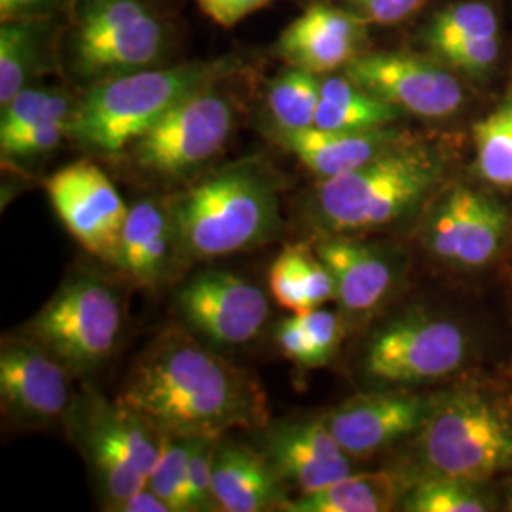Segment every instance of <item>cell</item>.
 Returning <instances> with one entry per match:
<instances>
[{
  "instance_id": "cell-9",
  "label": "cell",
  "mask_w": 512,
  "mask_h": 512,
  "mask_svg": "<svg viewBox=\"0 0 512 512\" xmlns=\"http://www.w3.org/2000/svg\"><path fill=\"white\" fill-rule=\"evenodd\" d=\"M469 357V336L458 323L433 315H406L366 344L363 370L374 382L410 387L456 374Z\"/></svg>"
},
{
  "instance_id": "cell-6",
  "label": "cell",
  "mask_w": 512,
  "mask_h": 512,
  "mask_svg": "<svg viewBox=\"0 0 512 512\" xmlns=\"http://www.w3.org/2000/svg\"><path fill=\"white\" fill-rule=\"evenodd\" d=\"M63 50L74 78L90 88L156 67L167 52V29L145 0H74Z\"/></svg>"
},
{
  "instance_id": "cell-23",
  "label": "cell",
  "mask_w": 512,
  "mask_h": 512,
  "mask_svg": "<svg viewBox=\"0 0 512 512\" xmlns=\"http://www.w3.org/2000/svg\"><path fill=\"white\" fill-rule=\"evenodd\" d=\"M403 110L357 86L344 71L323 74L313 128L325 131H368L397 126Z\"/></svg>"
},
{
  "instance_id": "cell-18",
  "label": "cell",
  "mask_w": 512,
  "mask_h": 512,
  "mask_svg": "<svg viewBox=\"0 0 512 512\" xmlns=\"http://www.w3.org/2000/svg\"><path fill=\"white\" fill-rule=\"evenodd\" d=\"M408 131L397 126L368 131H325L308 128L298 131L277 129V141L319 179H332L353 171L399 143Z\"/></svg>"
},
{
  "instance_id": "cell-24",
  "label": "cell",
  "mask_w": 512,
  "mask_h": 512,
  "mask_svg": "<svg viewBox=\"0 0 512 512\" xmlns=\"http://www.w3.org/2000/svg\"><path fill=\"white\" fill-rule=\"evenodd\" d=\"M505 33L499 0H452L437 8L418 31L423 52L442 61L459 46Z\"/></svg>"
},
{
  "instance_id": "cell-27",
  "label": "cell",
  "mask_w": 512,
  "mask_h": 512,
  "mask_svg": "<svg viewBox=\"0 0 512 512\" xmlns=\"http://www.w3.org/2000/svg\"><path fill=\"white\" fill-rule=\"evenodd\" d=\"M486 482L456 476L425 475L412 482L401 509L406 512H488L494 499L484 490Z\"/></svg>"
},
{
  "instance_id": "cell-28",
  "label": "cell",
  "mask_w": 512,
  "mask_h": 512,
  "mask_svg": "<svg viewBox=\"0 0 512 512\" xmlns=\"http://www.w3.org/2000/svg\"><path fill=\"white\" fill-rule=\"evenodd\" d=\"M321 76L300 67L277 74L268 88V109L275 128L298 131L313 128L319 107Z\"/></svg>"
},
{
  "instance_id": "cell-15",
  "label": "cell",
  "mask_w": 512,
  "mask_h": 512,
  "mask_svg": "<svg viewBox=\"0 0 512 512\" xmlns=\"http://www.w3.org/2000/svg\"><path fill=\"white\" fill-rule=\"evenodd\" d=\"M370 25L334 2L310 4L275 42V52L291 67L323 74L344 71L370 50Z\"/></svg>"
},
{
  "instance_id": "cell-35",
  "label": "cell",
  "mask_w": 512,
  "mask_h": 512,
  "mask_svg": "<svg viewBox=\"0 0 512 512\" xmlns=\"http://www.w3.org/2000/svg\"><path fill=\"white\" fill-rule=\"evenodd\" d=\"M300 321L308 332L321 363H323V366L329 365L330 361L334 359L336 351L340 348L342 340H344V321H342V317L334 311L315 308V310L308 311V313H302Z\"/></svg>"
},
{
  "instance_id": "cell-39",
  "label": "cell",
  "mask_w": 512,
  "mask_h": 512,
  "mask_svg": "<svg viewBox=\"0 0 512 512\" xmlns=\"http://www.w3.org/2000/svg\"><path fill=\"white\" fill-rule=\"evenodd\" d=\"M110 511L116 512H171L162 497L154 494L148 486L139 490L137 494L124 499L122 503H116L110 507Z\"/></svg>"
},
{
  "instance_id": "cell-37",
  "label": "cell",
  "mask_w": 512,
  "mask_h": 512,
  "mask_svg": "<svg viewBox=\"0 0 512 512\" xmlns=\"http://www.w3.org/2000/svg\"><path fill=\"white\" fill-rule=\"evenodd\" d=\"M270 2L272 0H198L203 14L222 27H234Z\"/></svg>"
},
{
  "instance_id": "cell-7",
  "label": "cell",
  "mask_w": 512,
  "mask_h": 512,
  "mask_svg": "<svg viewBox=\"0 0 512 512\" xmlns=\"http://www.w3.org/2000/svg\"><path fill=\"white\" fill-rule=\"evenodd\" d=\"M122 329V302L93 275H74L29 321L27 338L69 372H90L109 359Z\"/></svg>"
},
{
  "instance_id": "cell-32",
  "label": "cell",
  "mask_w": 512,
  "mask_h": 512,
  "mask_svg": "<svg viewBox=\"0 0 512 512\" xmlns=\"http://www.w3.org/2000/svg\"><path fill=\"white\" fill-rule=\"evenodd\" d=\"M220 439L194 437L188 458V490L192 512L215 511L213 497V467Z\"/></svg>"
},
{
  "instance_id": "cell-2",
  "label": "cell",
  "mask_w": 512,
  "mask_h": 512,
  "mask_svg": "<svg viewBox=\"0 0 512 512\" xmlns=\"http://www.w3.org/2000/svg\"><path fill=\"white\" fill-rule=\"evenodd\" d=\"M452 152L412 135L365 165L319 181L315 213L332 234L374 232L410 217L446 186Z\"/></svg>"
},
{
  "instance_id": "cell-40",
  "label": "cell",
  "mask_w": 512,
  "mask_h": 512,
  "mask_svg": "<svg viewBox=\"0 0 512 512\" xmlns=\"http://www.w3.org/2000/svg\"><path fill=\"white\" fill-rule=\"evenodd\" d=\"M511 73H512V35H511Z\"/></svg>"
},
{
  "instance_id": "cell-3",
  "label": "cell",
  "mask_w": 512,
  "mask_h": 512,
  "mask_svg": "<svg viewBox=\"0 0 512 512\" xmlns=\"http://www.w3.org/2000/svg\"><path fill=\"white\" fill-rule=\"evenodd\" d=\"M230 63L148 67L92 84L74 105L67 137L99 154H120L192 93L217 84Z\"/></svg>"
},
{
  "instance_id": "cell-5",
  "label": "cell",
  "mask_w": 512,
  "mask_h": 512,
  "mask_svg": "<svg viewBox=\"0 0 512 512\" xmlns=\"http://www.w3.org/2000/svg\"><path fill=\"white\" fill-rule=\"evenodd\" d=\"M416 437L427 475L488 482L512 471V404L490 391L463 387L433 397Z\"/></svg>"
},
{
  "instance_id": "cell-31",
  "label": "cell",
  "mask_w": 512,
  "mask_h": 512,
  "mask_svg": "<svg viewBox=\"0 0 512 512\" xmlns=\"http://www.w3.org/2000/svg\"><path fill=\"white\" fill-rule=\"evenodd\" d=\"M304 245H291L275 258L268 272L270 291L274 294L275 302L293 311L296 315L311 311L308 302V287H306V270H304Z\"/></svg>"
},
{
  "instance_id": "cell-29",
  "label": "cell",
  "mask_w": 512,
  "mask_h": 512,
  "mask_svg": "<svg viewBox=\"0 0 512 512\" xmlns=\"http://www.w3.org/2000/svg\"><path fill=\"white\" fill-rule=\"evenodd\" d=\"M73 97L57 88L27 86L0 107V139L48 122L69 120Z\"/></svg>"
},
{
  "instance_id": "cell-25",
  "label": "cell",
  "mask_w": 512,
  "mask_h": 512,
  "mask_svg": "<svg viewBox=\"0 0 512 512\" xmlns=\"http://www.w3.org/2000/svg\"><path fill=\"white\" fill-rule=\"evenodd\" d=\"M52 19H10L0 27V107L31 86L44 61Z\"/></svg>"
},
{
  "instance_id": "cell-10",
  "label": "cell",
  "mask_w": 512,
  "mask_h": 512,
  "mask_svg": "<svg viewBox=\"0 0 512 512\" xmlns=\"http://www.w3.org/2000/svg\"><path fill=\"white\" fill-rule=\"evenodd\" d=\"M344 73L366 92L423 120L456 118L469 103L471 84L427 52L368 50Z\"/></svg>"
},
{
  "instance_id": "cell-38",
  "label": "cell",
  "mask_w": 512,
  "mask_h": 512,
  "mask_svg": "<svg viewBox=\"0 0 512 512\" xmlns=\"http://www.w3.org/2000/svg\"><path fill=\"white\" fill-rule=\"evenodd\" d=\"M74 0H0V19H52Z\"/></svg>"
},
{
  "instance_id": "cell-4",
  "label": "cell",
  "mask_w": 512,
  "mask_h": 512,
  "mask_svg": "<svg viewBox=\"0 0 512 512\" xmlns=\"http://www.w3.org/2000/svg\"><path fill=\"white\" fill-rule=\"evenodd\" d=\"M175 245L188 258L255 249L279 226L275 186L255 165L207 175L169 205Z\"/></svg>"
},
{
  "instance_id": "cell-1",
  "label": "cell",
  "mask_w": 512,
  "mask_h": 512,
  "mask_svg": "<svg viewBox=\"0 0 512 512\" xmlns=\"http://www.w3.org/2000/svg\"><path fill=\"white\" fill-rule=\"evenodd\" d=\"M116 401L177 437L220 439L268 420L266 393L253 376L181 329L165 330L141 353Z\"/></svg>"
},
{
  "instance_id": "cell-17",
  "label": "cell",
  "mask_w": 512,
  "mask_h": 512,
  "mask_svg": "<svg viewBox=\"0 0 512 512\" xmlns=\"http://www.w3.org/2000/svg\"><path fill=\"white\" fill-rule=\"evenodd\" d=\"M266 458L279 482L300 495L351 475V458L334 439L325 418L277 427L268 437Z\"/></svg>"
},
{
  "instance_id": "cell-33",
  "label": "cell",
  "mask_w": 512,
  "mask_h": 512,
  "mask_svg": "<svg viewBox=\"0 0 512 512\" xmlns=\"http://www.w3.org/2000/svg\"><path fill=\"white\" fill-rule=\"evenodd\" d=\"M67 126H69V120L48 122V124H40L35 128L19 131L10 137H2L0 139L2 158L23 160V158H35L40 154H46L59 147V143L67 137Z\"/></svg>"
},
{
  "instance_id": "cell-11",
  "label": "cell",
  "mask_w": 512,
  "mask_h": 512,
  "mask_svg": "<svg viewBox=\"0 0 512 512\" xmlns=\"http://www.w3.org/2000/svg\"><path fill=\"white\" fill-rule=\"evenodd\" d=\"M423 226L429 253L458 270L492 264L511 232V213L492 192L471 184H446Z\"/></svg>"
},
{
  "instance_id": "cell-26",
  "label": "cell",
  "mask_w": 512,
  "mask_h": 512,
  "mask_svg": "<svg viewBox=\"0 0 512 512\" xmlns=\"http://www.w3.org/2000/svg\"><path fill=\"white\" fill-rule=\"evenodd\" d=\"M471 139L476 177L512 192V80L494 109L473 124Z\"/></svg>"
},
{
  "instance_id": "cell-8",
  "label": "cell",
  "mask_w": 512,
  "mask_h": 512,
  "mask_svg": "<svg viewBox=\"0 0 512 512\" xmlns=\"http://www.w3.org/2000/svg\"><path fill=\"white\" fill-rule=\"evenodd\" d=\"M215 86L186 97L129 145V158L139 171L179 179L219 154L232 135L236 109Z\"/></svg>"
},
{
  "instance_id": "cell-14",
  "label": "cell",
  "mask_w": 512,
  "mask_h": 512,
  "mask_svg": "<svg viewBox=\"0 0 512 512\" xmlns=\"http://www.w3.org/2000/svg\"><path fill=\"white\" fill-rule=\"evenodd\" d=\"M433 399L401 387L351 397L325 416L334 439L351 459L376 456L414 437L427 420Z\"/></svg>"
},
{
  "instance_id": "cell-22",
  "label": "cell",
  "mask_w": 512,
  "mask_h": 512,
  "mask_svg": "<svg viewBox=\"0 0 512 512\" xmlns=\"http://www.w3.org/2000/svg\"><path fill=\"white\" fill-rule=\"evenodd\" d=\"M412 482L391 471L344 476L338 482L296 499H285L283 511L387 512L401 507Z\"/></svg>"
},
{
  "instance_id": "cell-20",
  "label": "cell",
  "mask_w": 512,
  "mask_h": 512,
  "mask_svg": "<svg viewBox=\"0 0 512 512\" xmlns=\"http://www.w3.org/2000/svg\"><path fill=\"white\" fill-rule=\"evenodd\" d=\"M281 482L266 456L245 446L220 444L213 467V497L224 512H260L285 503Z\"/></svg>"
},
{
  "instance_id": "cell-41",
  "label": "cell",
  "mask_w": 512,
  "mask_h": 512,
  "mask_svg": "<svg viewBox=\"0 0 512 512\" xmlns=\"http://www.w3.org/2000/svg\"><path fill=\"white\" fill-rule=\"evenodd\" d=\"M509 505H511V509H512V488H511V501H509Z\"/></svg>"
},
{
  "instance_id": "cell-13",
  "label": "cell",
  "mask_w": 512,
  "mask_h": 512,
  "mask_svg": "<svg viewBox=\"0 0 512 512\" xmlns=\"http://www.w3.org/2000/svg\"><path fill=\"white\" fill-rule=\"evenodd\" d=\"M188 327L215 346H241L266 325L270 304L264 291L239 275L209 270L192 277L177 296Z\"/></svg>"
},
{
  "instance_id": "cell-19",
  "label": "cell",
  "mask_w": 512,
  "mask_h": 512,
  "mask_svg": "<svg viewBox=\"0 0 512 512\" xmlns=\"http://www.w3.org/2000/svg\"><path fill=\"white\" fill-rule=\"evenodd\" d=\"M317 256L329 268L338 302L351 313L376 310L393 287L391 262L359 239L334 234L319 243Z\"/></svg>"
},
{
  "instance_id": "cell-21",
  "label": "cell",
  "mask_w": 512,
  "mask_h": 512,
  "mask_svg": "<svg viewBox=\"0 0 512 512\" xmlns=\"http://www.w3.org/2000/svg\"><path fill=\"white\" fill-rule=\"evenodd\" d=\"M175 232L169 207L143 200L129 209L116 266L141 287H154L165 272Z\"/></svg>"
},
{
  "instance_id": "cell-16",
  "label": "cell",
  "mask_w": 512,
  "mask_h": 512,
  "mask_svg": "<svg viewBox=\"0 0 512 512\" xmlns=\"http://www.w3.org/2000/svg\"><path fill=\"white\" fill-rule=\"evenodd\" d=\"M0 397L19 421L44 425L59 420L71 404L69 370L31 338L0 349Z\"/></svg>"
},
{
  "instance_id": "cell-30",
  "label": "cell",
  "mask_w": 512,
  "mask_h": 512,
  "mask_svg": "<svg viewBox=\"0 0 512 512\" xmlns=\"http://www.w3.org/2000/svg\"><path fill=\"white\" fill-rule=\"evenodd\" d=\"M194 437H177L162 433V452L147 486L162 497L171 512H192L188 490V458Z\"/></svg>"
},
{
  "instance_id": "cell-36",
  "label": "cell",
  "mask_w": 512,
  "mask_h": 512,
  "mask_svg": "<svg viewBox=\"0 0 512 512\" xmlns=\"http://www.w3.org/2000/svg\"><path fill=\"white\" fill-rule=\"evenodd\" d=\"M275 342L283 351V355L291 359L294 365L304 366V368L323 366L308 332L300 321V315L294 313L293 317H287L277 325Z\"/></svg>"
},
{
  "instance_id": "cell-34",
  "label": "cell",
  "mask_w": 512,
  "mask_h": 512,
  "mask_svg": "<svg viewBox=\"0 0 512 512\" xmlns=\"http://www.w3.org/2000/svg\"><path fill=\"white\" fill-rule=\"evenodd\" d=\"M431 0H334L368 25H397L416 14Z\"/></svg>"
},
{
  "instance_id": "cell-12",
  "label": "cell",
  "mask_w": 512,
  "mask_h": 512,
  "mask_svg": "<svg viewBox=\"0 0 512 512\" xmlns=\"http://www.w3.org/2000/svg\"><path fill=\"white\" fill-rule=\"evenodd\" d=\"M55 215L88 253L114 264L129 209L109 177L90 162L65 165L46 181Z\"/></svg>"
}]
</instances>
